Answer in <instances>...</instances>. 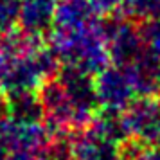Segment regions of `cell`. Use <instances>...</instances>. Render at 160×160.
Masks as SVG:
<instances>
[{
  "label": "cell",
  "mask_w": 160,
  "mask_h": 160,
  "mask_svg": "<svg viewBox=\"0 0 160 160\" xmlns=\"http://www.w3.org/2000/svg\"><path fill=\"white\" fill-rule=\"evenodd\" d=\"M95 76V94L102 110L122 113L137 97L133 79L126 67L113 63Z\"/></svg>",
  "instance_id": "3957f363"
},
{
  "label": "cell",
  "mask_w": 160,
  "mask_h": 160,
  "mask_svg": "<svg viewBox=\"0 0 160 160\" xmlns=\"http://www.w3.org/2000/svg\"><path fill=\"white\" fill-rule=\"evenodd\" d=\"M122 149L124 160H160V146H142L135 140H128Z\"/></svg>",
  "instance_id": "4fadbf2b"
},
{
  "label": "cell",
  "mask_w": 160,
  "mask_h": 160,
  "mask_svg": "<svg viewBox=\"0 0 160 160\" xmlns=\"http://www.w3.org/2000/svg\"><path fill=\"white\" fill-rule=\"evenodd\" d=\"M9 115V110H8V97L4 94H0V122Z\"/></svg>",
  "instance_id": "e0dca14e"
},
{
  "label": "cell",
  "mask_w": 160,
  "mask_h": 160,
  "mask_svg": "<svg viewBox=\"0 0 160 160\" xmlns=\"http://www.w3.org/2000/svg\"><path fill=\"white\" fill-rule=\"evenodd\" d=\"M124 0H90V4L97 9L99 15H112L119 8H122Z\"/></svg>",
  "instance_id": "9a60e30c"
},
{
  "label": "cell",
  "mask_w": 160,
  "mask_h": 160,
  "mask_svg": "<svg viewBox=\"0 0 160 160\" xmlns=\"http://www.w3.org/2000/svg\"><path fill=\"white\" fill-rule=\"evenodd\" d=\"M126 68H128L131 79H133L138 97L160 94V56L146 49Z\"/></svg>",
  "instance_id": "8992f818"
},
{
  "label": "cell",
  "mask_w": 160,
  "mask_h": 160,
  "mask_svg": "<svg viewBox=\"0 0 160 160\" xmlns=\"http://www.w3.org/2000/svg\"><path fill=\"white\" fill-rule=\"evenodd\" d=\"M49 47L58 56L61 67H74L95 76L110 65L102 23L95 22L83 29H51Z\"/></svg>",
  "instance_id": "6da1fadb"
},
{
  "label": "cell",
  "mask_w": 160,
  "mask_h": 160,
  "mask_svg": "<svg viewBox=\"0 0 160 160\" xmlns=\"http://www.w3.org/2000/svg\"><path fill=\"white\" fill-rule=\"evenodd\" d=\"M124 15L133 22H149L160 18V0H124Z\"/></svg>",
  "instance_id": "8fae6325"
},
{
  "label": "cell",
  "mask_w": 160,
  "mask_h": 160,
  "mask_svg": "<svg viewBox=\"0 0 160 160\" xmlns=\"http://www.w3.org/2000/svg\"><path fill=\"white\" fill-rule=\"evenodd\" d=\"M130 140L142 146H160V97L144 95L133 99L122 112Z\"/></svg>",
  "instance_id": "7a4b0ae2"
},
{
  "label": "cell",
  "mask_w": 160,
  "mask_h": 160,
  "mask_svg": "<svg viewBox=\"0 0 160 160\" xmlns=\"http://www.w3.org/2000/svg\"><path fill=\"white\" fill-rule=\"evenodd\" d=\"M8 97L9 117L18 121H43V108L38 97V92H22V94L6 95Z\"/></svg>",
  "instance_id": "30bf717a"
},
{
  "label": "cell",
  "mask_w": 160,
  "mask_h": 160,
  "mask_svg": "<svg viewBox=\"0 0 160 160\" xmlns=\"http://www.w3.org/2000/svg\"><path fill=\"white\" fill-rule=\"evenodd\" d=\"M101 23L110 52V61H113L115 65H131L146 51L140 27H137L131 18H110Z\"/></svg>",
  "instance_id": "277c9868"
},
{
  "label": "cell",
  "mask_w": 160,
  "mask_h": 160,
  "mask_svg": "<svg viewBox=\"0 0 160 160\" xmlns=\"http://www.w3.org/2000/svg\"><path fill=\"white\" fill-rule=\"evenodd\" d=\"M4 160H43V157L40 153L27 151V149H15L11 151Z\"/></svg>",
  "instance_id": "2e32d148"
},
{
  "label": "cell",
  "mask_w": 160,
  "mask_h": 160,
  "mask_svg": "<svg viewBox=\"0 0 160 160\" xmlns=\"http://www.w3.org/2000/svg\"><path fill=\"white\" fill-rule=\"evenodd\" d=\"M58 0H22L20 29L25 32L43 36L54 25Z\"/></svg>",
  "instance_id": "52a82bcc"
},
{
  "label": "cell",
  "mask_w": 160,
  "mask_h": 160,
  "mask_svg": "<svg viewBox=\"0 0 160 160\" xmlns=\"http://www.w3.org/2000/svg\"><path fill=\"white\" fill-rule=\"evenodd\" d=\"M140 36H142L146 49L160 56V18L142 23L140 25Z\"/></svg>",
  "instance_id": "5bb4252c"
},
{
  "label": "cell",
  "mask_w": 160,
  "mask_h": 160,
  "mask_svg": "<svg viewBox=\"0 0 160 160\" xmlns=\"http://www.w3.org/2000/svg\"><path fill=\"white\" fill-rule=\"evenodd\" d=\"M97 9L90 0H58L54 25L56 29H83L97 20Z\"/></svg>",
  "instance_id": "ba28073f"
},
{
  "label": "cell",
  "mask_w": 160,
  "mask_h": 160,
  "mask_svg": "<svg viewBox=\"0 0 160 160\" xmlns=\"http://www.w3.org/2000/svg\"><path fill=\"white\" fill-rule=\"evenodd\" d=\"M70 149L72 160H124L122 144L112 142L90 128L72 131Z\"/></svg>",
  "instance_id": "5b68a950"
},
{
  "label": "cell",
  "mask_w": 160,
  "mask_h": 160,
  "mask_svg": "<svg viewBox=\"0 0 160 160\" xmlns=\"http://www.w3.org/2000/svg\"><path fill=\"white\" fill-rule=\"evenodd\" d=\"M88 128L92 131H95L97 135L108 138L112 142H117V144L124 146L130 140V135H128V130H126V122H124V117H122V113H119V112H106V110H104V113H97Z\"/></svg>",
  "instance_id": "9c48e42d"
},
{
  "label": "cell",
  "mask_w": 160,
  "mask_h": 160,
  "mask_svg": "<svg viewBox=\"0 0 160 160\" xmlns=\"http://www.w3.org/2000/svg\"><path fill=\"white\" fill-rule=\"evenodd\" d=\"M20 9L22 0H0V36L20 25Z\"/></svg>",
  "instance_id": "7c38bea8"
}]
</instances>
